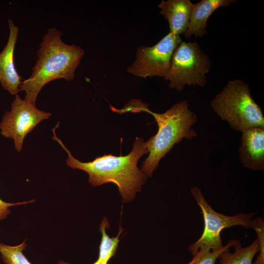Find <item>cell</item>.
I'll use <instances>...</instances> for the list:
<instances>
[{"label": "cell", "instance_id": "obj_1", "mask_svg": "<svg viewBox=\"0 0 264 264\" xmlns=\"http://www.w3.org/2000/svg\"><path fill=\"white\" fill-rule=\"evenodd\" d=\"M55 129H52V138L67 153V165L73 169L87 173L88 182L91 185L97 186L110 182L115 184L125 203L133 200L136 193L140 192L141 186L145 184L147 176L138 169L137 162L143 155L148 153L147 142H144L142 138H135L132 150L126 155L104 154L96 157L92 161L83 162L72 155L57 136Z\"/></svg>", "mask_w": 264, "mask_h": 264}, {"label": "cell", "instance_id": "obj_2", "mask_svg": "<svg viewBox=\"0 0 264 264\" xmlns=\"http://www.w3.org/2000/svg\"><path fill=\"white\" fill-rule=\"evenodd\" d=\"M62 35L57 29L51 28L43 36L30 76L20 86V91L25 92L24 100L27 102L35 105L42 88L52 81L74 80L75 71L85 54L84 50L79 46L63 42Z\"/></svg>", "mask_w": 264, "mask_h": 264}, {"label": "cell", "instance_id": "obj_3", "mask_svg": "<svg viewBox=\"0 0 264 264\" xmlns=\"http://www.w3.org/2000/svg\"><path fill=\"white\" fill-rule=\"evenodd\" d=\"M153 115L158 126V131L147 142L148 157L143 162L141 171L151 177L162 158L169 152L174 145L185 138L192 139L197 136L192 126L197 120L196 114L189 109L187 100L180 101L162 113L150 110L143 106L140 111Z\"/></svg>", "mask_w": 264, "mask_h": 264}, {"label": "cell", "instance_id": "obj_4", "mask_svg": "<svg viewBox=\"0 0 264 264\" xmlns=\"http://www.w3.org/2000/svg\"><path fill=\"white\" fill-rule=\"evenodd\" d=\"M214 111L231 128L238 132L264 128L261 107L253 98L247 84L241 80L228 81L210 103Z\"/></svg>", "mask_w": 264, "mask_h": 264}, {"label": "cell", "instance_id": "obj_5", "mask_svg": "<svg viewBox=\"0 0 264 264\" xmlns=\"http://www.w3.org/2000/svg\"><path fill=\"white\" fill-rule=\"evenodd\" d=\"M211 61L196 42L182 41L172 55L169 69L164 78L169 81L171 89L182 90L185 86H205V74Z\"/></svg>", "mask_w": 264, "mask_h": 264}, {"label": "cell", "instance_id": "obj_6", "mask_svg": "<svg viewBox=\"0 0 264 264\" xmlns=\"http://www.w3.org/2000/svg\"><path fill=\"white\" fill-rule=\"evenodd\" d=\"M191 192L201 209L204 227L201 237L188 247L193 256L203 246L208 247L211 251L221 248L220 232L226 228L240 225L246 228H251L250 222L254 213L238 214L228 216L215 211L206 200L201 190L197 187L191 189Z\"/></svg>", "mask_w": 264, "mask_h": 264}, {"label": "cell", "instance_id": "obj_7", "mask_svg": "<svg viewBox=\"0 0 264 264\" xmlns=\"http://www.w3.org/2000/svg\"><path fill=\"white\" fill-rule=\"evenodd\" d=\"M181 42L179 35L170 32L152 46H139L135 60L128 67L127 71L144 78H164L169 69L173 53Z\"/></svg>", "mask_w": 264, "mask_h": 264}, {"label": "cell", "instance_id": "obj_8", "mask_svg": "<svg viewBox=\"0 0 264 264\" xmlns=\"http://www.w3.org/2000/svg\"><path fill=\"white\" fill-rule=\"evenodd\" d=\"M51 115L50 113L39 110L16 94L11 110L5 113L0 123V133L12 139L16 149L20 152L26 135Z\"/></svg>", "mask_w": 264, "mask_h": 264}, {"label": "cell", "instance_id": "obj_9", "mask_svg": "<svg viewBox=\"0 0 264 264\" xmlns=\"http://www.w3.org/2000/svg\"><path fill=\"white\" fill-rule=\"evenodd\" d=\"M9 34L7 42L0 52V83L2 88L12 95L18 94L22 81L14 64V50L18 36L19 28L9 19Z\"/></svg>", "mask_w": 264, "mask_h": 264}, {"label": "cell", "instance_id": "obj_10", "mask_svg": "<svg viewBox=\"0 0 264 264\" xmlns=\"http://www.w3.org/2000/svg\"><path fill=\"white\" fill-rule=\"evenodd\" d=\"M239 149L243 166L253 171L264 170V128H252L243 131Z\"/></svg>", "mask_w": 264, "mask_h": 264}, {"label": "cell", "instance_id": "obj_11", "mask_svg": "<svg viewBox=\"0 0 264 264\" xmlns=\"http://www.w3.org/2000/svg\"><path fill=\"white\" fill-rule=\"evenodd\" d=\"M235 2L232 0H202L193 4L187 30L186 38L191 36L202 37L207 34V22L218 8L226 7Z\"/></svg>", "mask_w": 264, "mask_h": 264}, {"label": "cell", "instance_id": "obj_12", "mask_svg": "<svg viewBox=\"0 0 264 264\" xmlns=\"http://www.w3.org/2000/svg\"><path fill=\"white\" fill-rule=\"evenodd\" d=\"M193 3L190 0H162L158 5L159 14L168 22L170 32L184 34L189 24Z\"/></svg>", "mask_w": 264, "mask_h": 264}, {"label": "cell", "instance_id": "obj_13", "mask_svg": "<svg viewBox=\"0 0 264 264\" xmlns=\"http://www.w3.org/2000/svg\"><path fill=\"white\" fill-rule=\"evenodd\" d=\"M233 246L235 248L233 253L227 250L220 254L218 258H220L219 264H253V258L260 249L258 239L244 247L237 240Z\"/></svg>", "mask_w": 264, "mask_h": 264}, {"label": "cell", "instance_id": "obj_14", "mask_svg": "<svg viewBox=\"0 0 264 264\" xmlns=\"http://www.w3.org/2000/svg\"><path fill=\"white\" fill-rule=\"evenodd\" d=\"M109 228V222L106 218H104L100 225L102 239L99 245V256L97 261L92 264H108L110 259L115 254L120 241L119 237L123 229L120 226L118 235L115 237L110 238L106 231V229ZM58 264H71L59 261Z\"/></svg>", "mask_w": 264, "mask_h": 264}, {"label": "cell", "instance_id": "obj_15", "mask_svg": "<svg viewBox=\"0 0 264 264\" xmlns=\"http://www.w3.org/2000/svg\"><path fill=\"white\" fill-rule=\"evenodd\" d=\"M26 240L16 246H9L0 243V253L3 262L6 264H32L24 255Z\"/></svg>", "mask_w": 264, "mask_h": 264}, {"label": "cell", "instance_id": "obj_16", "mask_svg": "<svg viewBox=\"0 0 264 264\" xmlns=\"http://www.w3.org/2000/svg\"><path fill=\"white\" fill-rule=\"evenodd\" d=\"M237 240H230L227 243L221 248L217 251H211L207 246H203L199 249L197 252L193 255L192 259L186 264H215L217 259L223 252L229 250L233 246Z\"/></svg>", "mask_w": 264, "mask_h": 264}, {"label": "cell", "instance_id": "obj_17", "mask_svg": "<svg viewBox=\"0 0 264 264\" xmlns=\"http://www.w3.org/2000/svg\"><path fill=\"white\" fill-rule=\"evenodd\" d=\"M250 226L253 228L258 236L260 245L259 255L253 264H264V221L261 217L252 219Z\"/></svg>", "mask_w": 264, "mask_h": 264}, {"label": "cell", "instance_id": "obj_18", "mask_svg": "<svg viewBox=\"0 0 264 264\" xmlns=\"http://www.w3.org/2000/svg\"><path fill=\"white\" fill-rule=\"evenodd\" d=\"M35 201L34 199H31V200L20 202L9 203L4 201L0 198V220H1L6 218L7 216L10 214V210L9 209V207L15 205L32 203Z\"/></svg>", "mask_w": 264, "mask_h": 264}]
</instances>
